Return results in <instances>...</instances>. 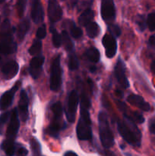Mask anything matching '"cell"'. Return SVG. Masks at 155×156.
I'll use <instances>...</instances> for the list:
<instances>
[{"label": "cell", "mask_w": 155, "mask_h": 156, "mask_svg": "<svg viewBox=\"0 0 155 156\" xmlns=\"http://www.w3.org/2000/svg\"><path fill=\"white\" fill-rule=\"evenodd\" d=\"M80 104V117L76 128L77 137L80 140H91L92 139V129L89 113L91 101L84 91L81 92Z\"/></svg>", "instance_id": "cell-1"}, {"label": "cell", "mask_w": 155, "mask_h": 156, "mask_svg": "<svg viewBox=\"0 0 155 156\" xmlns=\"http://www.w3.org/2000/svg\"><path fill=\"white\" fill-rule=\"evenodd\" d=\"M117 129L120 136L126 143L133 146L139 147L141 142V133L136 124L129 119L124 117L123 120H117Z\"/></svg>", "instance_id": "cell-2"}, {"label": "cell", "mask_w": 155, "mask_h": 156, "mask_svg": "<svg viewBox=\"0 0 155 156\" xmlns=\"http://www.w3.org/2000/svg\"><path fill=\"white\" fill-rule=\"evenodd\" d=\"M99 133L102 146L105 149H108L114 145V137L109 127L107 114L104 111H100L98 115Z\"/></svg>", "instance_id": "cell-3"}, {"label": "cell", "mask_w": 155, "mask_h": 156, "mask_svg": "<svg viewBox=\"0 0 155 156\" xmlns=\"http://www.w3.org/2000/svg\"><path fill=\"white\" fill-rule=\"evenodd\" d=\"M17 50V44L14 41L10 29V22L5 20L2 24L0 33V53L12 54Z\"/></svg>", "instance_id": "cell-4"}, {"label": "cell", "mask_w": 155, "mask_h": 156, "mask_svg": "<svg viewBox=\"0 0 155 156\" xmlns=\"http://www.w3.org/2000/svg\"><path fill=\"white\" fill-rule=\"evenodd\" d=\"M52 112L53 114V120L49 126L47 133L49 135L54 138H59V132L62 129L65 127V126L62 125V104L59 101L56 102L52 106Z\"/></svg>", "instance_id": "cell-5"}, {"label": "cell", "mask_w": 155, "mask_h": 156, "mask_svg": "<svg viewBox=\"0 0 155 156\" xmlns=\"http://www.w3.org/2000/svg\"><path fill=\"white\" fill-rule=\"evenodd\" d=\"M60 55H57L52 62L50 70V89L56 91L62 85V69L61 67Z\"/></svg>", "instance_id": "cell-6"}, {"label": "cell", "mask_w": 155, "mask_h": 156, "mask_svg": "<svg viewBox=\"0 0 155 156\" xmlns=\"http://www.w3.org/2000/svg\"><path fill=\"white\" fill-rule=\"evenodd\" d=\"M78 94L75 90H73L69 93L67 101V108L65 111L67 120L69 123H74L78 105Z\"/></svg>", "instance_id": "cell-7"}, {"label": "cell", "mask_w": 155, "mask_h": 156, "mask_svg": "<svg viewBox=\"0 0 155 156\" xmlns=\"http://www.w3.org/2000/svg\"><path fill=\"white\" fill-rule=\"evenodd\" d=\"M101 12L102 18L106 22L112 23L115 19V4L112 0H103L101 2Z\"/></svg>", "instance_id": "cell-8"}, {"label": "cell", "mask_w": 155, "mask_h": 156, "mask_svg": "<svg viewBox=\"0 0 155 156\" xmlns=\"http://www.w3.org/2000/svg\"><path fill=\"white\" fill-rule=\"evenodd\" d=\"M19 126L20 122L19 119H18V111L15 108L11 112L10 122H9V126H8L7 131H6V137H7L6 140L15 142V139L18 132Z\"/></svg>", "instance_id": "cell-9"}, {"label": "cell", "mask_w": 155, "mask_h": 156, "mask_svg": "<svg viewBox=\"0 0 155 156\" xmlns=\"http://www.w3.org/2000/svg\"><path fill=\"white\" fill-rule=\"evenodd\" d=\"M114 74L119 83L124 88L129 87V82L126 76V66L121 58H119L114 68Z\"/></svg>", "instance_id": "cell-10"}, {"label": "cell", "mask_w": 155, "mask_h": 156, "mask_svg": "<svg viewBox=\"0 0 155 156\" xmlns=\"http://www.w3.org/2000/svg\"><path fill=\"white\" fill-rule=\"evenodd\" d=\"M21 85V82H18L9 91H5L0 98V111H5L12 105L14 97Z\"/></svg>", "instance_id": "cell-11"}, {"label": "cell", "mask_w": 155, "mask_h": 156, "mask_svg": "<svg viewBox=\"0 0 155 156\" xmlns=\"http://www.w3.org/2000/svg\"><path fill=\"white\" fill-rule=\"evenodd\" d=\"M102 44L105 48L106 57L109 59L113 57L117 51V44L115 37L111 34H105L102 39Z\"/></svg>", "instance_id": "cell-12"}, {"label": "cell", "mask_w": 155, "mask_h": 156, "mask_svg": "<svg viewBox=\"0 0 155 156\" xmlns=\"http://www.w3.org/2000/svg\"><path fill=\"white\" fill-rule=\"evenodd\" d=\"M44 60H45V58L41 55L34 56L31 59L30 62V67H29V73L33 79H36L40 77L42 72V66Z\"/></svg>", "instance_id": "cell-13"}, {"label": "cell", "mask_w": 155, "mask_h": 156, "mask_svg": "<svg viewBox=\"0 0 155 156\" xmlns=\"http://www.w3.org/2000/svg\"><path fill=\"white\" fill-rule=\"evenodd\" d=\"M48 16L50 21L57 22L62 17V9L60 5L55 0L48 2Z\"/></svg>", "instance_id": "cell-14"}, {"label": "cell", "mask_w": 155, "mask_h": 156, "mask_svg": "<svg viewBox=\"0 0 155 156\" xmlns=\"http://www.w3.org/2000/svg\"><path fill=\"white\" fill-rule=\"evenodd\" d=\"M28 97L24 90H22L20 94V100L18 103L20 116L23 122H26L28 119Z\"/></svg>", "instance_id": "cell-15"}, {"label": "cell", "mask_w": 155, "mask_h": 156, "mask_svg": "<svg viewBox=\"0 0 155 156\" xmlns=\"http://www.w3.org/2000/svg\"><path fill=\"white\" fill-rule=\"evenodd\" d=\"M19 66L18 62L14 60H11L4 64L2 68V73L6 79H11L18 74Z\"/></svg>", "instance_id": "cell-16"}, {"label": "cell", "mask_w": 155, "mask_h": 156, "mask_svg": "<svg viewBox=\"0 0 155 156\" xmlns=\"http://www.w3.org/2000/svg\"><path fill=\"white\" fill-rule=\"evenodd\" d=\"M31 18L36 24L43 22L44 19V12L42 4L40 1H33L32 2Z\"/></svg>", "instance_id": "cell-17"}, {"label": "cell", "mask_w": 155, "mask_h": 156, "mask_svg": "<svg viewBox=\"0 0 155 156\" xmlns=\"http://www.w3.org/2000/svg\"><path fill=\"white\" fill-rule=\"evenodd\" d=\"M127 101L143 111H149L150 110V105L146 102L142 97L138 94H132L129 95L127 98Z\"/></svg>", "instance_id": "cell-18"}, {"label": "cell", "mask_w": 155, "mask_h": 156, "mask_svg": "<svg viewBox=\"0 0 155 156\" xmlns=\"http://www.w3.org/2000/svg\"><path fill=\"white\" fill-rule=\"evenodd\" d=\"M29 28H30V21L28 18H24L18 24V29H17V37L20 41L24 40V37L28 32Z\"/></svg>", "instance_id": "cell-19"}, {"label": "cell", "mask_w": 155, "mask_h": 156, "mask_svg": "<svg viewBox=\"0 0 155 156\" xmlns=\"http://www.w3.org/2000/svg\"><path fill=\"white\" fill-rule=\"evenodd\" d=\"M94 17V11L91 9H86L81 13L78 18V23L81 26H87L91 22Z\"/></svg>", "instance_id": "cell-20"}, {"label": "cell", "mask_w": 155, "mask_h": 156, "mask_svg": "<svg viewBox=\"0 0 155 156\" xmlns=\"http://www.w3.org/2000/svg\"><path fill=\"white\" fill-rule=\"evenodd\" d=\"M84 56L87 59L92 62H98L100 60V54L99 50L95 47H90L84 52Z\"/></svg>", "instance_id": "cell-21"}, {"label": "cell", "mask_w": 155, "mask_h": 156, "mask_svg": "<svg viewBox=\"0 0 155 156\" xmlns=\"http://www.w3.org/2000/svg\"><path fill=\"white\" fill-rule=\"evenodd\" d=\"M86 32L89 37L95 38L100 34V27L97 23L91 22L86 26Z\"/></svg>", "instance_id": "cell-22"}, {"label": "cell", "mask_w": 155, "mask_h": 156, "mask_svg": "<svg viewBox=\"0 0 155 156\" xmlns=\"http://www.w3.org/2000/svg\"><path fill=\"white\" fill-rule=\"evenodd\" d=\"M1 146L2 150L5 152V154L8 156H13L15 155V151H16L15 142L5 140L2 143Z\"/></svg>", "instance_id": "cell-23"}, {"label": "cell", "mask_w": 155, "mask_h": 156, "mask_svg": "<svg viewBox=\"0 0 155 156\" xmlns=\"http://www.w3.org/2000/svg\"><path fill=\"white\" fill-rule=\"evenodd\" d=\"M62 42L64 44L65 50L68 53L74 52V44H73L72 41H71V37L68 36V33L65 30H63L62 32Z\"/></svg>", "instance_id": "cell-24"}, {"label": "cell", "mask_w": 155, "mask_h": 156, "mask_svg": "<svg viewBox=\"0 0 155 156\" xmlns=\"http://www.w3.org/2000/svg\"><path fill=\"white\" fill-rule=\"evenodd\" d=\"M124 114V117L126 118L129 119L130 120L133 121L134 123H143L144 122V118L141 114L138 112H130V113H128V112H124L123 113Z\"/></svg>", "instance_id": "cell-25"}, {"label": "cell", "mask_w": 155, "mask_h": 156, "mask_svg": "<svg viewBox=\"0 0 155 156\" xmlns=\"http://www.w3.org/2000/svg\"><path fill=\"white\" fill-rule=\"evenodd\" d=\"M50 32L52 33V40H53V44L56 48H59L61 47L62 42V36L57 32L56 29L55 28L54 26L52 25L50 28Z\"/></svg>", "instance_id": "cell-26"}, {"label": "cell", "mask_w": 155, "mask_h": 156, "mask_svg": "<svg viewBox=\"0 0 155 156\" xmlns=\"http://www.w3.org/2000/svg\"><path fill=\"white\" fill-rule=\"evenodd\" d=\"M68 68L71 71H74V70H77L78 69L79 61L74 52H71V53H68Z\"/></svg>", "instance_id": "cell-27"}, {"label": "cell", "mask_w": 155, "mask_h": 156, "mask_svg": "<svg viewBox=\"0 0 155 156\" xmlns=\"http://www.w3.org/2000/svg\"><path fill=\"white\" fill-rule=\"evenodd\" d=\"M68 27H69L70 34H71V37L75 39H78V38H80L81 37L83 34V32H82L81 29L80 27H77L74 24V21H68Z\"/></svg>", "instance_id": "cell-28"}, {"label": "cell", "mask_w": 155, "mask_h": 156, "mask_svg": "<svg viewBox=\"0 0 155 156\" xmlns=\"http://www.w3.org/2000/svg\"><path fill=\"white\" fill-rule=\"evenodd\" d=\"M42 50V43L39 40H35L31 47L29 48V53L32 56H39Z\"/></svg>", "instance_id": "cell-29"}, {"label": "cell", "mask_w": 155, "mask_h": 156, "mask_svg": "<svg viewBox=\"0 0 155 156\" xmlns=\"http://www.w3.org/2000/svg\"><path fill=\"white\" fill-rule=\"evenodd\" d=\"M30 149H31L33 155L35 156H39L40 154L41 146L39 142L37 141V140L34 138H32L31 140L30 141Z\"/></svg>", "instance_id": "cell-30"}, {"label": "cell", "mask_w": 155, "mask_h": 156, "mask_svg": "<svg viewBox=\"0 0 155 156\" xmlns=\"http://www.w3.org/2000/svg\"><path fill=\"white\" fill-rule=\"evenodd\" d=\"M135 22L138 25V28L141 31H144L146 28V24H147V21L145 20L144 15H137L136 19H135Z\"/></svg>", "instance_id": "cell-31"}, {"label": "cell", "mask_w": 155, "mask_h": 156, "mask_svg": "<svg viewBox=\"0 0 155 156\" xmlns=\"http://www.w3.org/2000/svg\"><path fill=\"white\" fill-rule=\"evenodd\" d=\"M108 30L110 32L111 35L114 37H118L120 36L121 34V29L119 27L118 25L114 24H110L108 25L107 27Z\"/></svg>", "instance_id": "cell-32"}, {"label": "cell", "mask_w": 155, "mask_h": 156, "mask_svg": "<svg viewBox=\"0 0 155 156\" xmlns=\"http://www.w3.org/2000/svg\"><path fill=\"white\" fill-rule=\"evenodd\" d=\"M147 24L150 31L155 30V12H151L147 15Z\"/></svg>", "instance_id": "cell-33"}, {"label": "cell", "mask_w": 155, "mask_h": 156, "mask_svg": "<svg viewBox=\"0 0 155 156\" xmlns=\"http://www.w3.org/2000/svg\"><path fill=\"white\" fill-rule=\"evenodd\" d=\"M26 3H27V1H25V0H21V1H18L17 2V12H18L19 17H21V18L24 15Z\"/></svg>", "instance_id": "cell-34"}, {"label": "cell", "mask_w": 155, "mask_h": 156, "mask_svg": "<svg viewBox=\"0 0 155 156\" xmlns=\"http://www.w3.org/2000/svg\"><path fill=\"white\" fill-rule=\"evenodd\" d=\"M46 35V26L43 24V25H41L40 27L37 29L36 36L38 39L41 40L45 38Z\"/></svg>", "instance_id": "cell-35"}, {"label": "cell", "mask_w": 155, "mask_h": 156, "mask_svg": "<svg viewBox=\"0 0 155 156\" xmlns=\"http://www.w3.org/2000/svg\"><path fill=\"white\" fill-rule=\"evenodd\" d=\"M10 117L11 112H9V111L3 113V114L0 116V129H2V127L7 123Z\"/></svg>", "instance_id": "cell-36"}, {"label": "cell", "mask_w": 155, "mask_h": 156, "mask_svg": "<svg viewBox=\"0 0 155 156\" xmlns=\"http://www.w3.org/2000/svg\"><path fill=\"white\" fill-rule=\"evenodd\" d=\"M27 154H28V151L24 147H20L17 150V155H18V156H27Z\"/></svg>", "instance_id": "cell-37"}, {"label": "cell", "mask_w": 155, "mask_h": 156, "mask_svg": "<svg viewBox=\"0 0 155 156\" xmlns=\"http://www.w3.org/2000/svg\"><path fill=\"white\" fill-rule=\"evenodd\" d=\"M91 3H92V2H89V1L81 2V5H79L80 6V9H79V10H81V9H85V10H86V9H89V8H88V6H89Z\"/></svg>", "instance_id": "cell-38"}, {"label": "cell", "mask_w": 155, "mask_h": 156, "mask_svg": "<svg viewBox=\"0 0 155 156\" xmlns=\"http://www.w3.org/2000/svg\"><path fill=\"white\" fill-rule=\"evenodd\" d=\"M100 154L103 156H117L114 152L108 150V149H104V150L100 151Z\"/></svg>", "instance_id": "cell-39"}, {"label": "cell", "mask_w": 155, "mask_h": 156, "mask_svg": "<svg viewBox=\"0 0 155 156\" xmlns=\"http://www.w3.org/2000/svg\"><path fill=\"white\" fill-rule=\"evenodd\" d=\"M149 130L152 134L155 135V121L150 120L149 123Z\"/></svg>", "instance_id": "cell-40"}, {"label": "cell", "mask_w": 155, "mask_h": 156, "mask_svg": "<svg viewBox=\"0 0 155 156\" xmlns=\"http://www.w3.org/2000/svg\"><path fill=\"white\" fill-rule=\"evenodd\" d=\"M148 44L150 47L155 49V36L152 35L150 37L148 40Z\"/></svg>", "instance_id": "cell-41"}, {"label": "cell", "mask_w": 155, "mask_h": 156, "mask_svg": "<svg viewBox=\"0 0 155 156\" xmlns=\"http://www.w3.org/2000/svg\"><path fill=\"white\" fill-rule=\"evenodd\" d=\"M64 156H78V155L75 152H72V151H68V152H65Z\"/></svg>", "instance_id": "cell-42"}, {"label": "cell", "mask_w": 155, "mask_h": 156, "mask_svg": "<svg viewBox=\"0 0 155 156\" xmlns=\"http://www.w3.org/2000/svg\"><path fill=\"white\" fill-rule=\"evenodd\" d=\"M150 70H151L152 73L155 75V59L152 62L151 65H150Z\"/></svg>", "instance_id": "cell-43"}, {"label": "cell", "mask_w": 155, "mask_h": 156, "mask_svg": "<svg viewBox=\"0 0 155 156\" xmlns=\"http://www.w3.org/2000/svg\"><path fill=\"white\" fill-rule=\"evenodd\" d=\"M115 93H116V94L119 96V97L122 98L123 96L122 92L121 91H119V90H116V91H115Z\"/></svg>", "instance_id": "cell-44"}, {"label": "cell", "mask_w": 155, "mask_h": 156, "mask_svg": "<svg viewBox=\"0 0 155 156\" xmlns=\"http://www.w3.org/2000/svg\"><path fill=\"white\" fill-rule=\"evenodd\" d=\"M96 70H97V68H96L95 66H91V68H90V71H91V73H94Z\"/></svg>", "instance_id": "cell-45"}]
</instances>
